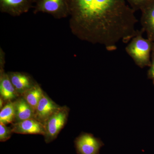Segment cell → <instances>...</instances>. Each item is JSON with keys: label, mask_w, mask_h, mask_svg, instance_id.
<instances>
[{"label": "cell", "mask_w": 154, "mask_h": 154, "mask_svg": "<svg viewBox=\"0 0 154 154\" xmlns=\"http://www.w3.org/2000/svg\"><path fill=\"white\" fill-rule=\"evenodd\" d=\"M70 29L79 39L99 44L107 51L117 48L137 34V20L130 13L116 11V0H68Z\"/></svg>", "instance_id": "6da1fadb"}, {"label": "cell", "mask_w": 154, "mask_h": 154, "mask_svg": "<svg viewBox=\"0 0 154 154\" xmlns=\"http://www.w3.org/2000/svg\"><path fill=\"white\" fill-rule=\"evenodd\" d=\"M143 31H139L125 47V51L135 63L141 68L149 67L151 63V54L154 42L142 36Z\"/></svg>", "instance_id": "7a4b0ae2"}, {"label": "cell", "mask_w": 154, "mask_h": 154, "mask_svg": "<svg viewBox=\"0 0 154 154\" xmlns=\"http://www.w3.org/2000/svg\"><path fill=\"white\" fill-rule=\"evenodd\" d=\"M70 109L67 106H61L44 122L45 141L49 143L57 138L67 122Z\"/></svg>", "instance_id": "3957f363"}, {"label": "cell", "mask_w": 154, "mask_h": 154, "mask_svg": "<svg viewBox=\"0 0 154 154\" xmlns=\"http://www.w3.org/2000/svg\"><path fill=\"white\" fill-rule=\"evenodd\" d=\"M33 13H45L57 19L66 18L69 16L68 0H36Z\"/></svg>", "instance_id": "277c9868"}, {"label": "cell", "mask_w": 154, "mask_h": 154, "mask_svg": "<svg viewBox=\"0 0 154 154\" xmlns=\"http://www.w3.org/2000/svg\"><path fill=\"white\" fill-rule=\"evenodd\" d=\"M78 154H99L100 149L104 145L103 142L93 134L82 132L74 141Z\"/></svg>", "instance_id": "5b68a950"}, {"label": "cell", "mask_w": 154, "mask_h": 154, "mask_svg": "<svg viewBox=\"0 0 154 154\" xmlns=\"http://www.w3.org/2000/svg\"><path fill=\"white\" fill-rule=\"evenodd\" d=\"M3 50H0V95L5 102L14 101L19 97L11 83L8 73L4 70L5 55Z\"/></svg>", "instance_id": "8992f818"}, {"label": "cell", "mask_w": 154, "mask_h": 154, "mask_svg": "<svg viewBox=\"0 0 154 154\" xmlns=\"http://www.w3.org/2000/svg\"><path fill=\"white\" fill-rule=\"evenodd\" d=\"M36 0H0V11L14 17L27 13L33 8Z\"/></svg>", "instance_id": "52a82bcc"}, {"label": "cell", "mask_w": 154, "mask_h": 154, "mask_svg": "<svg viewBox=\"0 0 154 154\" xmlns=\"http://www.w3.org/2000/svg\"><path fill=\"white\" fill-rule=\"evenodd\" d=\"M60 107L44 92L34 111V118L44 124L48 119Z\"/></svg>", "instance_id": "ba28073f"}, {"label": "cell", "mask_w": 154, "mask_h": 154, "mask_svg": "<svg viewBox=\"0 0 154 154\" xmlns=\"http://www.w3.org/2000/svg\"><path fill=\"white\" fill-rule=\"evenodd\" d=\"M13 133L23 134H40L44 136V125L34 118L12 123Z\"/></svg>", "instance_id": "9c48e42d"}, {"label": "cell", "mask_w": 154, "mask_h": 154, "mask_svg": "<svg viewBox=\"0 0 154 154\" xmlns=\"http://www.w3.org/2000/svg\"><path fill=\"white\" fill-rule=\"evenodd\" d=\"M8 73L11 83L20 96L36 83L29 75L24 73L8 72Z\"/></svg>", "instance_id": "30bf717a"}, {"label": "cell", "mask_w": 154, "mask_h": 154, "mask_svg": "<svg viewBox=\"0 0 154 154\" xmlns=\"http://www.w3.org/2000/svg\"><path fill=\"white\" fill-rule=\"evenodd\" d=\"M14 102L15 110L14 123L34 118V110L22 96H19Z\"/></svg>", "instance_id": "8fae6325"}, {"label": "cell", "mask_w": 154, "mask_h": 154, "mask_svg": "<svg viewBox=\"0 0 154 154\" xmlns=\"http://www.w3.org/2000/svg\"><path fill=\"white\" fill-rule=\"evenodd\" d=\"M44 92L39 85L36 83L33 87L24 92L21 96L35 111Z\"/></svg>", "instance_id": "7c38bea8"}, {"label": "cell", "mask_w": 154, "mask_h": 154, "mask_svg": "<svg viewBox=\"0 0 154 154\" xmlns=\"http://www.w3.org/2000/svg\"><path fill=\"white\" fill-rule=\"evenodd\" d=\"M141 24L142 30L146 33L147 38L154 42V5L144 14Z\"/></svg>", "instance_id": "4fadbf2b"}, {"label": "cell", "mask_w": 154, "mask_h": 154, "mask_svg": "<svg viewBox=\"0 0 154 154\" xmlns=\"http://www.w3.org/2000/svg\"><path fill=\"white\" fill-rule=\"evenodd\" d=\"M14 101L7 102L0 112V123L7 125L13 123L15 120Z\"/></svg>", "instance_id": "5bb4252c"}, {"label": "cell", "mask_w": 154, "mask_h": 154, "mask_svg": "<svg viewBox=\"0 0 154 154\" xmlns=\"http://www.w3.org/2000/svg\"><path fill=\"white\" fill-rule=\"evenodd\" d=\"M13 134L11 127L0 123V141L4 142L8 140Z\"/></svg>", "instance_id": "9a60e30c"}, {"label": "cell", "mask_w": 154, "mask_h": 154, "mask_svg": "<svg viewBox=\"0 0 154 154\" xmlns=\"http://www.w3.org/2000/svg\"><path fill=\"white\" fill-rule=\"evenodd\" d=\"M148 78L152 81L154 85V42L151 53V63L147 73Z\"/></svg>", "instance_id": "2e32d148"}, {"label": "cell", "mask_w": 154, "mask_h": 154, "mask_svg": "<svg viewBox=\"0 0 154 154\" xmlns=\"http://www.w3.org/2000/svg\"><path fill=\"white\" fill-rule=\"evenodd\" d=\"M5 103V101L3 100L2 97H0V109H2L3 107H4V103Z\"/></svg>", "instance_id": "e0dca14e"}]
</instances>
